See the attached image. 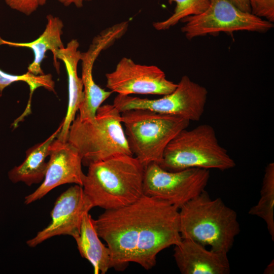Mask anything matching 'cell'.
Masks as SVG:
<instances>
[{
    "label": "cell",
    "instance_id": "obj_6",
    "mask_svg": "<svg viewBox=\"0 0 274 274\" xmlns=\"http://www.w3.org/2000/svg\"><path fill=\"white\" fill-rule=\"evenodd\" d=\"M159 165L172 172L190 168L224 171L236 164L219 144L214 128L202 124L179 132L166 146Z\"/></svg>",
    "mask_w": 274,
    "mask_h": 274
},
{
    "label": "cell",
    "instance_id": "obj_1",
    "mask_svg": "<svg viewBox=\"0 0 274 274\" xmlns=\"http://www.w3.org/2000/svg\"><path fill=\"white\" fill-rule=\"evenodd\" d=\"M94 223L110 250L111 268L117 270L130 262L149 270L159 252L182 240L179 210L144 195L126 206L105 210Z\"/></svg>",
    "mask_w": 274,
    "mask_h": 274
},
{
    "label": "cell",
    "instance_id": "obj_24",
    "mask_svg": "<svg viewBox=\"0 0 274 274\" xmlns=\"http://www.w3.org/2000/svg\"><path fill=\"white\" fill-rule=\"evenodd\" d=\"M235 7L239 10L251 13L250 0H229Z\"/></svg>",
    "mask_w": 274,
    "mask_h": 274
},
{
    "label": "cell",
    "instance_id": "obj_12",
    "mask_svg": "<svg viewBox=\"0 0 274 274\" xmlns=\"http://www.w3.org/2000/svg\"><path fill=\"white\" fill-rule=\"evenodd\" d=\"M49 156L44 178L35 191L25 197L26 204L41 199L61 185L74 183L82 186L85 176L82 158L76 147L56 138L50 146Z\"/></svg>",
    "mask_w": 274,
    "mask_h": 274
},
{
    "label": "cell",
    "instance_id": "obj_21",
    "mask_svg": "<svg viewBox=\"0 0 274 274\" xmlns=\"http://www.w3.org/2000/svg\"><path fill=\"white\" fill-rule=\"evenodd\" d=\"M24 82L29 87L31 94L38 88L43 87L46 89L55 92V82L51 74L36 75L31 73L22 75H13L5 72L0 69V93L12 83L16 82Z\"/></svg>",
    "mask_w": 274,
    "mask_h": 274
},
{
    "label": "cell",
    "instance_id": "obj_5",
    "mask_svg": "<svg viewBox=\"0 0 274 274\" xmlns=\"http://www.w3.org/2000/svg\"><path fill=\"white\" fill-rule=\"evenodd\" d=\"M121 120L130 150L144 167L159 164L169 143L190 123L179 116L146 109L121 112Z\"/></svg>",
    "mask_w": 274,
    "mask_h": 274
},
{
    "label": "cell",
    "instance_id": "obj_22",
    "mask_svg": "<svg viewBox=\"0 0 274 274\" xmlns=\"http://www.w3.org/2000/svg\"><path fill=\"white\" fill-rule=\"evenodd\" d=\"M251 13L274 22V0H250Z\"/></svg>",
    "mask_w": 274,
    "mask_h": 274
},
{
    "label": "cell",
    "instance_id": "obj_26",
    "mask_svg": "<svg viewBox=\"0 0 274 274\" xmlns=\"http://www.w3.org/2000/svg\"><path fill=\"white\" fill-rule=\"evenodd\" d=\"M274 272V262L272 260L271 262L267 265L265 268L263 273L264 274H273Z\"/></svg>",
    "mask_w": 274,
    "mask_h": 274
},
{
    "label": "cell",
    "instance_id": "obj_23",
    "mask_svg": "<svg viewBox=\"0 0 274 274\" xmlns=\"http://www.w3.org/2000/svg\"><path fill=\"white\" fill-rule=\"evenodd\" d=\"M11 9L26 15L35 12L40 6L37 0H5Z\"/></svg>",
    "mask_w": 274,
    "mask_h": 274
},
{
    "label": "cell",
    "instance_id": "obj_14",
    "mask_svg": "<svg viewBox=\"0 0 274 274\" xmlns=\"http://www.w3.org/2000/svg\"><path fill=\"white\" fill-rule=\"evenodd\" d=\"M227 255L183 238L175 246L173 256L182 274H228L230 266Z\"/></svg>",
    "mask_w": 274,
    "mask_h": 274
},
{
    "label": "cell",
    "instance_id": "obj_20",
    "mask_svg": "<svg viewBox=\"0 0 274 274\" xmlns=\"http://www.w3.org/2000/svg\"><path fill=\"white\" fill-rule=\"evenodd\" d=\"M172 4H176L173 14L166 19L153 23L157 30H165L177 24L188 16L198 15L203 13L210 5V0H167Z\"/></svg>",
    "mask_w": 274,
    "mask_h": 274
},
{
    "label": "cell",
    "instance_id": "obj_9",
    "mask_svg": "<svg viewBox=\"0 0 274 274\" xmlns=\"http://www.w3.org/2000/svg\"><path fill=\"white\" fill-rule=\"evenodd\" d=\"M209 178V169L190 168L172 172L152 162L145 167L143 193L179 210L205 190Z\"/></svg>",
    "mask_w": 274,
    "mask_h": 274
},
{
    "label": "cell",
    "instance_id": "obj_4",
    "mask_svg": "<svg viewBox=\"0 0 274 274\" xmlns=\"http://www.w3.org/2000/svg\"><path fill=\"white\" fill-rule=\"evenodd\" d=\"M67 141L79 151L86 166L118 154L133 155L121 113L113 104L101 105L91 120L76 116L70 125Z\"/></svg>",
    "mask_w": 274,
    "mask_h": 274
},
{
    "label": "cell",
    "instance_id": "obj_10",
    "mask_svg": "<svg viewBox=\"0 0 274 274\" xmlns=\"http://www.w3.org/2000/svg\"><path fill=\"white\" fill-rule=\"evenodd\" d=\"M106 87L118 95H164L172 92L177 84L168 80L164 72L154 65L136 63L124 57L115 70L106 74Z\"/></svg>",
    "mask_w": 274,
    "mask_h": 274
},
{
    "label": "cell",
    "instance_id": "obj_25",
    "mask_svg": "<svg viewBox=\"0 0 274 274\" xmlns=\"http://www.w3.org/2000/svg\"><path fill=\"white\" fill-rule=\"evenodd\" d=\"M91 1L92 0H57L58 2L65 7L73 5L78 8L82 7L84 2Z\"/></svg>",
    "mask_w": 274,
    "mask_h": 274
},
{
    "label": "cell",
    "instance_id": "obj_18",
    "mask_svg": "<svg viewBox=\"0 0 274 274\" xmlns=\"http://www.w3.org/2000/svg\"><path fill=\"white\" fill-rule=\"evenodd\" d=\"M61 127V123L58 129L45 141L27 150L23 162L9 172L8 177L11 182L14 183L22 182L29 186L43 181L47 167L46 158L49 156L50 146L57 137Z\"/></svg>",
    "mask_w": 274,
    "mask_h": 274
},
{
    "label": "cell",
    "instance_id": "obj_19",
    "mask_svg": "<svg viewBox=\"0 0 274 274\" xmlns=\"http://www.w3.org/2000/svg\"><path fill=\"white\" fill-rule=\"evenodd\" d=\"M248 214L263 219L272 241H274V163H268L265 168L257 204L250 208Z\"/></svg>",
    "mask_w": 274,
    "mask_h": 274
},
{
    "label": "cell",
    "instance_id": "obj_13",
    "mask_svg": "<svg viewBox=\"0 0 274 274\" xmlns=\"http://www.w3.org/2000/svg\"><path fill=\"white\" fill-rule=\"evenodd\" d=\"M114 43L113 36L109 32L101 31L95 36L88 49L81 52V80L83 85L84 99L79 108L78 117L81 120L93 119L98 109L113 93L107 91L96 84L92 71L94 62L101 52Z\"/></svg>",
    "mask_w": 274,
    "mask_h": 274
},
{
    "label": "cell",
    "instance_id": "obj_8",
    "mask_svg": "<svg viewBox=\"0 0 274 274\" xmlns=\"http://www.w3.org/2000/svg\"><path fill=\"white\" fill-rule=\"evenodd\" d=\"M208 91L206 87L182 77L176 88L157 99L118 95L113 105L121 113L133 109H146L160 114L179 116L190 121H198L203 115Z\"/></svg>",
    "mask_w": 274,
    "mask_h": 274
},
{
    "label": "cell",
    "instance_id": "obj_17",
    "mask_svg": "<svg viewBox=\"0 0 274 274\" xmlns=\"http://www.w3.org/2000/svg\"><path fill=\"white\" fill-rule=\"evenodd\" d=\"M73 238L81 256L91 264L94 273L105 274L111 268L110 250L101 242L89 213L84 215L79 233Z\"/></svg>",
    "mask_w": 274,
    "mask_h": 274
},
{
    "label": "cell",
    "instance_id": "obj_11",
    "mask_svg": "<svg viewBox=\"0 0 274 274\" xmlns=\"http://www.w3.org/2000/svg\"><path fill=\"white\" fill-rule=\"evenodd\" d=\"M93 207L79 185L71 186L56 199L51 212L50 224L26 242L33 248L57 235H68L73 237L79 232L83 217Z\"/></svg>",
    "mask_w": 274,
    "mask_h": 274
},
{
    "label": "cell",
    "instance_id": "obj_16",
    "mask_svg": "<svg viewBox=\"0 0 274 274\" xmlns=\"http://www.w3.org/2000/svg\"><path fill=\"white\" fill-rule=\"evenodd\" d=\"M47 24L43 32L36 40L27 43H17L3 40L0 37V46L7 45L15 47H24L30 49L34 55L32 62L27 67V72L34 75L44 74L41 63L46 57L47 51L52 52L53 63L58 73L60 65L56 57L57 51L64 47L61 40L63 33V23L58 17L49 14L46 16Z\"/></svg>",
    "mask_w": 274,
    "mask_h": 274
},
{
    "label": "cell",
    "instance_id": "obj_27",
    "mask_svg": "<svg viewBox=\"0 0 274 274\" xmlns=\"http://www.w3.org/2000/svg\"><path fill=\"white\" fill-rule=\"evenodd\" d=\"M40 6H44L48 1V0H37Z\"/></svg>",
    "mask_w": 274,
    "mask_h": 274
},
{
    "label": "cell",
    "instance_id": "obj_3",
    "mask_svg": "<svg viewBox=\"0 0 274 274\" xmlns=\"http://www.w3.org/2000/svg\"><path fill=\"white\" fill-rule=\"evenodd\" d=\"M179 227L182 239L226 254L241 231L236 212L221 198H211L205 190L179 209Z\"/></svg>",
    "mask_w": 274,
    "mask_h": 274
},
{
    "label": "cell",
    "instance_id": "obj_15",
    "mask_svg": "<svg viewBox=\"0 0 274 274\" xmlns=\"http://www.w3.org/2000/svg\"><path fill=\"white\" fill-rule=\"evenodd\" d=\"M80 44L77 39L71 40L66 47L59 49L56 55L57 60L63 62L68 81V99L66 115L61 122L62 127L57 139L67 141L69 128L76 117L77 112L84 99L83 85L78 75V64L81 59Z\"/></svg>",
    "mask_w": 274,
    "mask_h": 274
},
{
    "label": "cell",
    "instance_id": "obj_7",
    "mask_svg": "<svg viewBox=\"0 0 274 274\" xmlns=\"http://www.w3.org/2000/svg\"><path fill=\"white\" fill-rule=\"evenodd\" d=\"M209 7L201 14L182 19L181 31L188 40L220 32L232 34L238 31L265 32L273 23L243 11L229 0H210Z\"/></svg>",
    "mask_w": 274,
    "mask_h": 274
},
{
    "label": "cell",
    "instance_id": "obj_2",
    "mask_svg": "<svg viewBox=\"0 0 274 274\" xmlns=\"http://www.w3.org/2000/svg\"><path fill=\"white\" fill-rule=\"evenodd\" d=\"M87 166L82 187L93 207L118 209L144 195L145 167L133 155L118 154Z\"/></svg>",
    "mask_w": 274,
    "mask_h": 274
}]
</instances>
